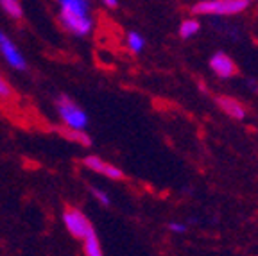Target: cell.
I'll return each mask as SVG.
<instances>
[{
  "mask_svg": "<svg viewBox=\"0 0 258 256\" xmlns=\"http://www.w3.org/2000/svg\"><path fill=\"white\" fill-rule=\"evenodd\" d=\"M249 0H203L192 8L194 15H238L247 9Z\"/></svg>",
  "mask_w": 258,
  "mask_h": 256,
  "instance_id": "6da1fadb",
  "label": "cell"
},
{
  "mask_svg": "<svg viewBox=\"0 0 258 256\" xmlns=\"http://www.w3.org/2000/svg\"><path fill=\"white\" fill-rule=\"evenodd\" d=\"M57 111H59L64 125H69V127L85 129L86 125H88V116H86V113L67 95H61L59 99H57Z\"/></svg>",
  "mask_w": 258,
  "mask_h": 256,
  "instance_id": "7a4b0ae2",
  "label": "cell"
},
{
  "mask_svg": "<svg viewBox=\"0 0 258 256\" xmlns=\"http://www.w3.org/2000/svg\"><path fill=\"white\" fill-rule=\"evenodd\" d=\"M59 22L67 31L72 32V34H77V36H86L92 31V18L88 15H85V13L61 8Z\"/></svg>",
  "mask_w": 258,
  "mask_h": 256,
  "instance_id": "3957f363",
  "label": "cell"
},
{
  "mask_svg": "<svg viewBox=\"0 0 258 256\" xmlns=\"http://www.w3.org/2000/svg\"><path fill=\"white\" fill-rule=\"evenodd\" d=\"M63 222H64V226H67V229H69V233H72L76 238H81V240L93 231L90 220L86 219L85 213L77 208H67L64 210Z\"/></svg>",
  "mask_w": 258,
  "mask_h": 256,
  "instance_id": "277c9868",
  "label": "cell"
},
{
  "mask_svg": "<svg viewBox=\"0 0 258 256\" xmlns=\"http://www.w3.org/2000/svg\"><path fill=\"white\" fill-rule=\"evenodd\" d=\"M0 52H2V56L6 57V61H8L13 68L20 70V72L27 70V61H25V57L22 56V52L16 48V45L13 43L2 31H0Z\"/></svg>",
  "mask_w": 258,
  "mask_h": 256,
  "instance_id": "5b68a950",
  "label": "cell"
},
{
  "mask_svg": "<svg viewBox=\"0 0 258 256\" xmlns=\"http://www.w3.org/2000/svg\"><path fill=\"white\" fill-rule=\"evenodd\" d=\"M83 163H85V167H88L90 170L102 174V176L109 177V179H124V172H122L120 168L115 167V165H111V163H108V161L101 160V158L88 156V158L83 160Z\"/></svg>",
  "mask_w": 258,
  "mask_h": 256,
  "instance_id": "8992f818",
  "label": "cell"
},
{
  "mask_svg": "<svg viewBox=\"0 0 258 256\" xmlns=\"http://www.w3.org/2000/svg\"><path fill=\"white\" fill-rule=\"evenodd\" d=\"M210 68L215 72V76H219L221 79H228V77H233L237 74V65L231 59L228 54L217 52L212 56L210 59Z\"/></svg>",
  "mask_w": 258,
  "mask_h": 256,
  "instance_id": "52a82bcc",
  "label": "cell"
},
{
  "mask_svg": "<svg viewBox=\"0 0 258 256\" xmlns=\"http://www.w3.org/2000/svg\"><path fill=\"white\" fill-rule=\"evenodd\" d=\"M215 102H217L219 108H221L228 116H231V118L242 120V118L246 116V108H244L237 99H233V97L219 95L217 99H215Z\"/></svg>",
  "mask_w": 258,
  "mask_h": 256,
  "instance_id": "ba28073f",
  "label": "cell"
},
{
  "mask_svg": "<svg viewBox=\"0 0 258 256\" xmlns=\"http://www.w3.org/2000/svg\"><path fill=\"white\" fill-rule=\"evenodd\" d=\"M57 133H59L63 138H67V140L76 142V144L85 145V147H90V145H92V138L86 135L85 129H74V127H69V125H64V127L57 129Z\"/></svg>",
  "mask_w": 258,
  "mask_h": 256,
  "instance_id": "9c48e42d",
  "label": "cell"
},
{
  "mask_svg": "<svg viewBox=\"0 0 258 256\" xmlns=\"http://www.w3.org/2000/svg\"><path fill=\"white\" fill-rule=\"evenodd\" d=\"M83 242H85V254H88V256H101L102 254L101 242H99V238H97V235L93 231L90 233L88 236H85Z\"/></svg>",
  "mask_w": 258,
  "mask_h": 256,
  "instance_id": "30bf717a",
  "label": "cell"
},
{
  "mask_svg": "<svg viewBox=\"0 0 258 256\" xmlns=\"http://www.w3.org/2000/svg\"><path fill=\"white\" fill-rule=\"evenodd\" d=\"M199 29H201L199 22L194 20V18H188V20L181 22V25H179V36L185 38V40H188V38H192V36L198 34Z\"/></svg>",
  "mask_w": 258,
  "mask_h": 256,
  "instance_id": "8fae6325",
  "label": "cell"
},
{
  "mask_svg": "<svg viewBox=\"0 0 258 256\" xmlns=\"http://www.w3.org/2000/svg\"><path fill=\"white\" fill-rule=\"evenodd\" d=\"M125 43H127L129 50H131V52H135V54L142 52V50H144V47H145L144 36H140L138 32H129L127 38H125Z\"/></svg>",
  "mask_w": 258,
  "mask_h": 256,
  "instance_id": "7c38bea8",
  "label": "cell"
},
{
  "mask_svg": "<svg viewBox=\"0 0 258 256\" xmlns=\"http://www.w3.org/2000/svg\"><path fill=\"white\" fill-rule=\"evenodd\" d=\"M57 2H59L61 8H64V9H72V11L88 15V2H86V0H57Z\"/></svg>",
  "mask_w": 258,
  "mask_h": 256,
  "instance_id": "4fadbf2b",
  "label": "cell"
},
{
  "mask_svg": "<svg viewBox=\"0 0 258 256\" xmlns=\"http://www.w3.org/2000/svg\"><path fill=\"white\" fill-rule=\"evenodd\" d=\"M0 6L13 18H22V6L18 4V0H0Z\"/></svg>",
  "mask_w": 258,
  "mask_h": 256,
  "instance_id": "5bb4252c",
  "label": "cell"
},
{
  "mask_svg": "<svg viewBox=\"0 0 258 256\" xmlns=\"http://www.w3.org/2000/svg\"><path fill=\"white\" fill-rule=\"evenodd\" d=\"M0 97H2V99H11L13 97V88L2 79V77H0Z\"/></svg>",
  "mask_w": 258,
  "mask_h": 256,
  "instance_id": "9a60e30c",
  "label": "cell"
},
{
  "mask_svg": "<svg viewBox=\"0 0 258 256\" xmlns=\"http://www.w3.org/2000/svg\"><path fill=\"white\" fill-rule=\"evenodd\" d=\"M92 194H93V197H95L97 201L101 204H104V206H109V197L106 196L102 190H99V188H92Z\"/></svg>",
  "mask_w": 258,
  "mask_h": 256,
  "instance_id": "2e32d148",
  "label": "cell"
},
{
  "mask_svg": "<svg viewBox=\"0 0 258 256\" xmlns=\"http://www.w3.org/2000/svg\"><path fill=\"white\" fill-rule=\"evenodd\" d=\"M169 229L172 233H185L186 231V226L181 224V222H170L169 224Z\"/></svg>",
  "mask_w": 258,
  "mask_h": 256,
  "instance_id": "e0dca14e",
  "label": "cell"
},
{
  "mask_svg": "<svg viewBox=\"0 0 258 256\" xmlns=\"http://www.w3.org/2000/svg\"><path fill=\"white\" fill-rule=\"evenodd\" d=\"M102 2H104L106 6H108V8H117V0H102Z\"/></svg>",
  "mask_w": 258,
  "mask_h": 256,
  "instance_id": "ac0fdd59",
  "label": "cell"
}]
</instances>
